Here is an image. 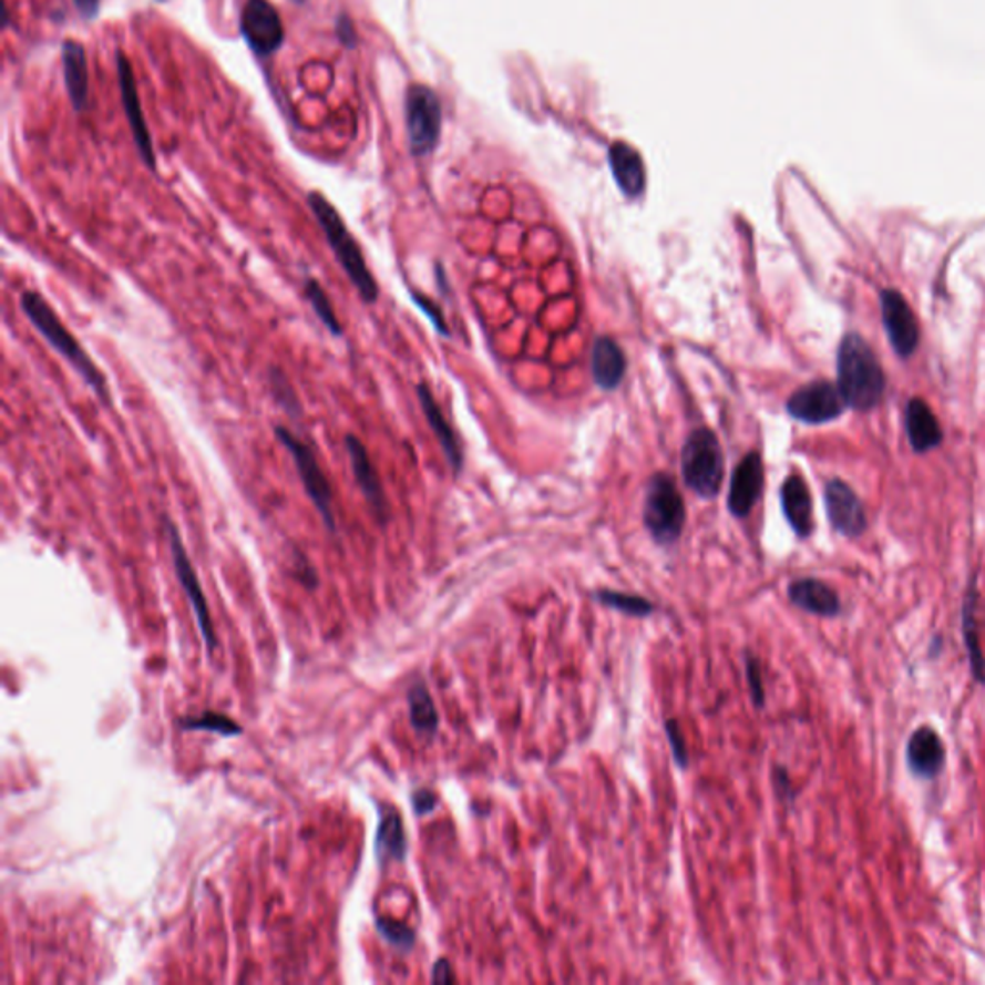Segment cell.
<instances>
[{
  "instance_id": "cell-1",
  "label": "cell",
  "mask_w": 985,
  "mask_h": 985,
  "mask_svg": "<svg viewBox=\"0 0 985 985\" xmlns=\"http://www.w3.org/2000/svg\"><path fill=\"white\" fill-rule=\"evenodd\" d=\"M20 307H22L25 318L41 334L44 341L51 345L52 349L59 352L60 357L64 358L75 372L80 373L81 380L85 381V386L104 404H109V383H106L104 373L96 368L93 358L89 357L88 351L73 337L66 324L60 320L57 310L47 302L43 295L31 291V289L30 291H23L22 297H20Z\"/></svg>"
},
{
  "instance_id": "cell-2",
  "label": "cell",
  "mask_w": 985,
  "mask_h": 985,
  "mask_svg": "<svg viewBox=\"0 0 985 985\" xmlns=\"http://www.w3.org/2000/svg\"><path fill=\"white\" fill-rule=\"evenodd\" d=\"M307 201L308 208L312 211L316 222L320 224L321 232L326 235L329 248L334 250L337 263L343 268L345 276L357 289L358 297L365 300L366 305H373L376 300L380 299V287L373 278L372 270L366 264L362 248L355 239V235L349 232L341 214L318 191H312Z\"/></svg>"
},
{
  "instance_id": "cell-3",
  "label": "cell",
  "mask_w": 985,
  "mask_h": 985,
  "mask_svg": "<svg viewBox=\"0 0 985 985\" xmlns=\"http://www.w3.org/2000/svg\"><path fill=\"white\" fill-rule=\"evenodd\" d=\"M838 388L847 407L869 412L882 401L885 378L876 355L856 334H847L838 349Z\"/></svg>"
},
{
  "instance_id": "cell-4",
  "label": "cell",
  "mask_w": 985,
  "mask_h": 985,
  "mask_svg": "<svg viewBox=\"0 0 985 985\" xmlns=\"http://www.w3.org/2000/svg\"><path fill=\"white\" fill-rule=\"evenodd\" d=\"M681 474L687 488L697 495L712 499L724 480V453L712 431L695 430L681 449Z\"/></svg>"
},
{
  "instance_id": "cell-5",
  "label": "cell",
  "mask_w": 985,
  "mask_h": 985,
  "mask_svg": "<svg viewBox=\"0 0 985 985\" xmlns=\"http://www.w3.org/2000/svg\"><path fill=\"white\" fill-rule=\"evenodd\" d=\"M274 435L279 443L291 454L297 474L300 482L305 485L308 499L315 504L316 511L320 514L321 522L326 524L329 532L337 530L336 514H334V491L329 485L328 475L324 472V468L318 462L315 449L308 445L307 441L297 438L291 430H287L284 425L274 428Z\"/></svg>"
},
{
  "instance_id": "cell-6",
  "label": "cell",
  "mask_w": 985,
  "mask_h": 985,
  "mask_svg": "<svg viewBox=\"0 0 985 985\" xmlns=\"http://www.w3.org/2000/svg\"><path fill=\"white\" fill-rule=\"evenodd\" d=\"M643 520L653 540L660 545H670L681 535L686 524V506L676 483L668 475L650 478Z\"/></svg>"
},
{
  "instance_id": "cell-7",
  "label": "cell",
  "mask_w": 985,
  "mask_h": 985,
  "mask_svg": "<svg viewBox=\"0 0 985 985\" xmlns=\"http://www.w3.org/2000/svg\"><path fill=\"white\" fill-rule=\"evenodd\" d=\"M404 106L410 151L414 156H425L435 148L441 135V103L433 89L412 85L407 93Z\"/></svg>"
},
{
  "instance_id": "cell-8",
  "label": "cell",
  "mask_w": 985,
  "mask_h": 985,
  "mask_svg": "<svg viewBox=\"0 0 985 985\" xmlns=\"http://www.w3.org/2000/svg\"><path fill=\"white\" fill-rule=\"evenodd\" d=\"M164 527H166V533H168L170 555H172V563H174L177 579H179L183 592H185V595L189 598L191 606H193V611H195L198 629H201V635H203V639H205L206 647H208V650H214L216 649V645H218V639H216V632H214V624H212L211 611H208L205 592H203L201 582H198L197 572H195L193 564H191V558L189 555H187V551H185V545H183L179 530H177L176 524H174L168 516L164 519Z\"/></svg>"
},
{
  "instance_id": "cell-9",
  "label": "cell",
  "mask_w": 985,
  "mask_h": 985,
  "mask_svg": "<svg viewBox=\"0 0 985 985\" xmlns=\"http://www.w3.org/2000/svg\"><path fill=\"white\" fill-rule=\"evenodd\" d=\"M789 414L804 423H825L840 418L847 409L840 388L830 381H810L797 389L786 404Z\"/></svg>"
},
{
  "instance_id": "cell-10",
  "label": "cell",
  "mask_w": 985,
  "mask_h": 985,
  "mask_svg": "<svg viewBox=\"0 0 985 985\" xmlns=\"http://www.w3.org/2000/svg\"><path fill=\"white\" fill-rule=\"evenodd\" d=\"M882 321L893 351L901 358L913 357L919 349L920 329L913 308L909 307L905 297L895 289H883L880 293Z\"/></svg>"
},
{
  "instance_id": "cell-11",
  "label": "cell",
  "mask_w": 985,
  "mask_h": 985,
  "mask_svg": "<svg viewBox=\"0 0 985 985\" xmlns=\"http://www.w3.org/2000/svg\"><path fill=\"white\" fill-rule=\"evenodd\" d=\"M242 31L248 47L260 57H270L284 44V23L270 0H247L243 8Z\"/></svg>"
},
{
  "instance_id": "cell-12",
  "label": "cell",
  "mask_w": 985,
  "mask_h": 985,
  "mask_svg": "<svg viewBox=\"0 0 985 985\" xmlns=\"http://www.w3.org/2000/svg\"><path fill=\"white\" fill-rule=\"evenodd\" d=\"M825 512L835 532L859 537L866 530V514L861 499L841 480H832L824 490Z\"/></svg>"
},
{
  "instance_id": "cell-13",
  "label": "cell",
  "mask_w": 985,
  "mask_h": 985,
  "mask_svg": "<svg viewBox=\"0 0 985 985\" xmlns=\"http://www.w3.org/2000/svg\"><path fill=\"white\" fill-rule=\"evenodd\" d=\"M345 447H347V454H349V460H351L352 475H355L358 490L362 491V495L366 496V501L370 504V509L378 516V520L386 522V519H388V499H386V491H383L380 475H378V470L373 466L368 449H366L365 443L357 435H351V433L345 439Z\"/></svg>"
},
{
  "instance_id": "cell-14",
  "label": "cell",
  "mask_w": 985,
  "mask_h": 985,
  "mask_svg": "<svg viewBox=\"0 0 985 985\" xmlns=\"http://www.w3.org/2000/svg\"><path fill=\"white\" fill-rule=\"evenodd\" d=\"M945 760L947 749L934 728L920 726L919 730L913 731L906 743V767L911 774L920 780H934L935 776L942 774Z\"/></svg>"
},
{
  "instance_id": "cell-15",
  "label": "cell",
  "mask_w": 985,
  "mask_h": 985,
  "mask_svg": "<svg viewBox=\"0 0 985 985\" xmlns=\"http://www.w3.org/2000/svg\"><path fill=\"white\" fill-rule=\"evenodd\" d=\"M762 483H765V470L760 454H747L731 475L728 506L733 516L745 519L751 514L755 504L759 503L762 495Z\"/></svg>"
},
{
  "instance_id": "cell-16",
  "label": "cell",
  "mask_w": 985,
  "mask_h": 985,
  "mask_svg": "<svg viewBox=\"0 0 985 985\" xmlns=\"http://www.w3.org/2000/svg\"><path fill=\"white\" fill-rule=\"evenodd\" d=\"M117 78H120V88H122L125 114H127V120H130V125H132L133 137H135L137 148H140L141 156H143L146 166L154 168L156 161H154L153 143H151L145 116H143V110H141L132 66H130V62H127L122 52H117Z\"/></svg>"
},
{
  "instance_id": "cell-17",
  "label": "cell",
  "mask_w": 985,
  "mask_h": 985,
  "mask_svg": "<svg viewBox=\"0 0 985 985\" xmlns=\"http://www.w3.org/2000/svg\"><path fill=\"white\" fill-rule=\"evenodd\" d=\"M788 597L793 605L803 608L804 613L817 614L824 618H835L843 611L838 592L817 577H801L791 582Z\"/></svg>"
},
{
  "instance_id": "cell-18",
  "label": "cell",
  "mask_w": 985,
  "mask_h": 985,
  "mask_svg": "<svg viewBox=\"0 0 985 985\" xmlns=\"http://www.w3.org/2000/svg\"><path fill=\"white\" fill-rule=\"evenodd\" d=\"M905 428L911 447L916 453H927L935 447L942 445V425L924 399L914 397L906 402Z\"/></svg>"
},
{
  "instance_id": "cell-19",
  "label": "cell",
  "mask_w": 985,
  "mask_h": 985,
  "mask_svg": "<svg viewBox=\"0 0 985 985\" xmlns=\"http://www.w3.org/2000/svg\"><path fill=\"white\" fill-rule=\"evenodd\" d=\"M781 509L788 519L789 526L804 540L814 532L812 519V499L807 482L799 474L789 475L781 485Z\"/></svg>"
},
{
  "instance_id": "cell-20",
  "label": "cell",
  "mask_w": 985,
  "mask_h": 985,
  "mask_svg": "<svg viewBox=\"0 0 985 985\" xmlns=\"http://www.w3.org/2000/svg\"><path fill=\"white\" fill-rule=\"evenodd\" d=\"M608 161H611L614 179L618 183L622 193L629 198L639 197L645 189V183H647V172H645L642 154L637 153L634 146L628 143L616 141L611 146Z\"/></svg>"
},
{
  "instance_id": "cell-21",
  "label": "cell",
  "mask_w": 985,
  "mask_h": 985,
  "mask_svg": "<svg viewBox=\"0 0 985 985\" xmlns=\"http://www.w3.org/2000/svg\"><path fill=\"white\" fill-rule=\"evenodd\" d=\"M593 380L598 388L616 389L626 373V357L618 343L611 337H598L592 351Z\"/></svg>"
},
{
  "instance_id": "cell-22",
  "label": "cell",
  "mask_w": 985,
  "mask_h": 985,
  "mask_svg": "<svg viewBox=\"0 0 985 985\" xmlns=\"http://www.w3.org/2000/svg\"><path fill=\"white\" fill-rule=\"evenodd\" d=\"M417 393L418 401H420V407L423 410V417H425L431 430L435 433V438L443 447L449 464H451L454 472H459L460 468H462V451H460L459 439L454 435L453 428L447 422L443 412L439 409L438 402L433 399V394H431L430 388L425 383L418 386Z\"/></svg>"
},
{
  "instance_id": "cell-23",
  "label": "cell",
  "mask_w": 985,
  "mask_h": 985,
  "mask_svg": "<svg viewBox=\"0 0 985 985\" xmlns=\"http://www.w3.org/2000/svg\"><path fill=\"white\" fill-rule=\"evenodd\" d=\"M380 825L376 833V856L383 862L404 861L407 856V833L402 818L391 807H381Z\"/></svg>"
},
{
  "instance_id": "cell-24",
  "label": "cell",
  "mask_w": 985,
  "mask_h": 985,
  "mask_svg": "<svg viewBox=\"0 0 985 985\" xmlns=\"http://www.w3.org/2000/svg\"><path fill=\"white\" fill-rule=\"evenodd\" d=\"M62 64L68 93L75 109H85L89 99V72L85 51L80 43L66 41L62 47Z\"/></svg>"
},
{
  "instance_id": "cell-25",
  "label": "cell",
  "mask_w": 985,
  "mask_h": 985,
  "mask_svg": "<svg viewBox=\"0 0 985 985\" xmlns=\"http://www.w3.org/2000/svg\"><path fill=\"white\" fill-rule=\"evenodd\" d=\"M976 603H978V592H976V582L972 579L963 603V637L966 650H968V658H971L972 676L978 684L985 686V657L984 650L979 647Z\"/></svg>"
},
{
  "instance_id": "cell-26",
  "label": "cell",
  "mask_w": 985,
  "mask_h": 985,
  "mask_svg": "<svg viewBox=\"0 0 985 985\" xmlns=\"http://www.w3.org/2000/svg\"><path fill=\"white\" fill-rule=\"evenodd\" d=\"M410 724L422 738L435 736L439 726V715L435 705L431 701L430 691L423 684H417L409 691Z\"/></svg>"
},
{
  "instance_id": "cell-27",
  "label": "cell",
  "mask_w": 985,
  "mask_h": 985,
  "mask_svg": "<svg viewBox=\"0 0 985 985\" xmlns=\"http://www.w3.org/2000/svg\"><path fill=\"white\" fill-rule=\"evenodd\" d=\"M305 293H307L308 302L318 316V320L324 324V328L328 329L334 337L343 336V326L337 318L334 305H331L328 293L321 287L320 281L316 278L305 279Z\"/></svg>"
},
{
  "instance_id": "cell-28",
  "label": "cell",
  "mask_w": 985,
  "mask_h": 985,
  "mask_svg": "<svg viewBox=\"0 0 985 985\" xmlns=\"http://www.w3.org/2000/svg\"><path fill=\"white\" fill-rule=\"evenodd\" d=\"M179 728L187 731H214V733L224 736V738H235V736H242L243 733V728L239 724L232 720L229 716L219 715V712H205V715L201 716H187V718H182V720H179Z\"/></svg>"
},
{
  "instance_id": "cell-29",
  "label": "cell",
  "mask_w": 985,
  "mask_h": 985,
  "mask_svg": "<svg viewBox=\"0 0 985 985\" xmlns=\"http://www.w3.org/2000/svg\"><path fill=\"white\" fill-rule=\"evenodd\" d=\"M268 381H270L271 397H274V401L278 402L279 409L284 410L287 417L300 418L302 407H300L299 397L295 393L291 380L279 368H271Z\"/></svg>"
},
{
  "instance_id": "cell-30",
  "label": "cell",
  "mask_w": 985,
  "mask_h": 985,
  "mask_svg": "<svg viewBox=\"0 0 985 985\" xmlns=\"http://www.w3.org/2000/svg\"><path fill=\"white\" fill-rule=\"evenodd\" d=\"M595 597L598 603L622 611V613L632 614V616H647L655 611V606L647 598L635 597L628 593L598 592Z\"/></svg>"
},
{
  "instance_id": "cell-31",
  "label": "cell",
  "mask_w": 985,
  "mask_h": 985,
  "mask_svg": "<svg viewBox=\"0 0 985 985\" xmlns=\"http://www.w3.org/2000/svg\"><path fill=\"white\" fill-rule=\"evenodd\" d=\"M376 927L389 945H393L394 950L402 951V953L412 951L414 943H417L414 930L402 922H397V920L376 919Z\"/></svg>"
},
{
  "instance_id": "cell-32",
  "label": "cell",
  "mask_w": 985,
  "mask_h": 985,
  "mask_svg": "<svg viewBox=\"0 0 985 985\" xmlns=\"http://www.w3.org/2000/svg\"><path fill=\"white\" fill-rule=\"evenodd\" d=\"M745 670H747V681H749V689H751L752 701L757 707H765V686H762V678H760L759 660L747 655Z\"/></svg>"
},
{
  "instance_id": "cell-33",
  "label": "cell",
  "mask_w": 985,
  "mask_h": 985,
  "mask_svg": "<svg viewBox=\"0 0 985 985\" xmlns=\"http://www.w3.org/2000/svg\"><path fill=\"white\" fill-rule=\"evenodd\" d=\"M666 736H668V741H670L674 760L678 762L679 768H687L689 759H687L686 741H684V736H681V731H679V726L676 720H668V722H666Z\"/></svg>"
},
{
  "instance_id": "cell-34",
  "label": "cell",
  "mask_w": 985,
  "mask_h": 985,
  "mask_svg": "<svg viewBox=\"0 0 985 985\" xmlns=\"http://www.w3.org/2000/svg\"><path fill=\"white\" fill-rule=\"evenodd\" d=\"M412 299H414V302H417L418 307L422 308L423 315L430 318L431 324L435 326V329H438L439 334H441V336H447L449 331H447V324L445 320H443V315H441V310H439V307H435V305H433L430 299H425V297H422V295H418V293H412Z\"/></svg>"
},
{
  "instance_id": "cell-35",
  "label": "cell",
  "mask_w": 985,
  "mask_h": 985,
  "mask_svg": "<svg viewBox=\"0 0 985 985\" xmlns=\"http://www.w3.org/2000/svg\"><path fill=\"white\" fill-rule=\"evenodd\" d=\"M412 807H414L418 817L430 814L431 810L438 807V797L433 796L430 789H418L417 793L412 796Z\"/></svg>"
},
{
  "instance_id": "cell-36",
  "label": "cell",
  "mask_w": 985,
  "mask_h": 985,
  "mask_svg": "<svg viewBox=\"0 0 985 985\" xmlns=\"http://www.w3.org/2000/svg\"><path fill=\"white\" fill-rule=\"evenodd\" d=\"M776 778V791H778V796L781 799H786V801H793V789H791V781H789V776L783 768H776L774 772Z\"/></svg>"
},
{
  "instance_id": "cell-37",
  "label": "cell",
  "mask_w": 985,
  "mask_h": 985,
  "mask_svg": "<svg viewBox=\"0 0 985 985\" xmlns=\"http://www.w3.org/2000/svg\"><path fill=\"white\" fill-rule=\"evenodd\" d=\"M431 979L435 982V984H451L454 982L453 971H451V964L445 958H441L433 966V972H431Z\"/></svg>"
},
{
  "instance_id": "cell-38",
  "label": "cell",
  "mask_w": 985,
  "mask_h": 985,
  "mask_svg": "<svg viewBox=\"0 0 985 985\" xmlns=\"http://www.w3.org/2000/svg\"><path fill=\"white\" fill-rule=\"evenodd\" d=\"M73 2H75V7L80 8L81 14L85 16V18H95L101 0H73Z\"/></svg>"
}]
</instances>
